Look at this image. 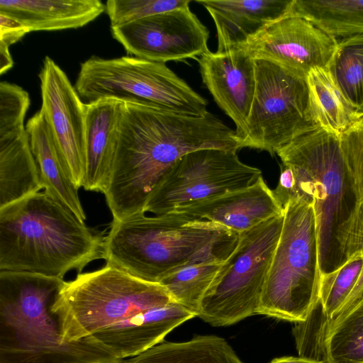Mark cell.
Wrapping results in <instances>:
<instances>
[{
	"instance_id": "obj_12",
	"label": "cell",
	"mask_w": 363,
	"mask_h": 363,
	"mask_svg": "<svg viewBox=\"0 0 363 363\" xmlns=\"http://www.w3.org/2000/svg\"><path fill=\"white\" fill-rule=\"evenodd\" d=\"M128 54L157 62L197 59L209 51V31L189 6L111 27Z\"/></svg>"
},
{
	"instance_id": "obj_5",
	"label": "cell",
	"mask_w": 363,
	"mask_h": 363,
	"mask_svg": "<svg viewBox=\"0 0 363 363\" xmlns=\"http://www.w3.org/2000/svg\"><path fill=\"white\" fill-rule=\"evenodd\" d=\"M276 154L282 164L273 193L283 207L292 199L315 202L320 267L322 272H327L336 248L335 230L349 213L347 195L352 194L340 135L318 127Z\"/></svg>"
},
{
	"instance_id": "obj_23",
	"label": "cell",
	"mask_w": 363,
	"mask_h": 363,
	"mask_svg": "<svg viewBox=\"0 0 363 363\" xmlns=\"http://www.w3.org/2000/svg\"><path fill=\"white\" fill-rule=\"evenodd\" d=\"M121 363H244L223 337L196 335L179 342H162Z\"/></svg>"
},
{
	"instance_id": "obj_28",
	"label": "cell",
	"mask_w": 363,
	"mask_h": 363,
	"mask_svg": "<svg viewBox=\"0 0 363 363\" xmlns=\"http://www.w3.org/2000/svg\"><path fill=\"white\" fill-rule=\"evenodd\" d=\"M223 262L207 261L184 267L162 279L159 284L173 301L198 316L202 299Z\"/></svg>"
},
{
	"instance_id": "obj_6",
	"label": "cell",
	"mask_w": 363,
	"mask_h": 363,
	"mask_svg": "<svg viewBox=\"0 0 363 363\" xmlns=\"http://www.w3.org/2000/svg\"><path fill=\"white\" fill-rule=\"evenodd\" d=\"M321 274L315 202L289 200L256 314L303 321L320 300Z\"/></svg>"
},
{
	"instance_id": "obj_37",
	"label": "cell",
	"mask_w": 363,
	"mask_h": 363,
	"mask_svg": "<svg viewBox=\"0 0 363 363\" xmlns=\"http://www.w3.org/2000/svg\"><path fill=\"white\" fill-rule=\"evenodd\" d=\"M13 61L9 52V48L0 45V74L10 69Z\"/></svg>"
},
{
	"instance_id": "obj_1",
	"label": "cell",
	"mask_w": 363,
	"mask_h": 363,
	"mask_svg": "<svg viewBox=\"0 0 363 363\" xmlns=\"http://www.w3.org/2000/svg\"><path fill=\"white\" fill-rule=\"evenodd\" d=\"M206 148H242L235 130L208 112L180 114L150 105L123 101L106 201L119 220L145 213L157 184L180 157Z\"/></svg>"
},
{
	"instance_id": "obj_8",
	"label": "cell",
	"mask_w": 363,
	"mask_h": 363,
	"mask_svg": "<svg viewBox=\"0 0 363 363\" xmlns=\"http://www.w3.org/2000/svg\"><path fill=\"white\" fill-rule=\"evenodd\" d=\"M74 87L88 102L104 98L203 116L208 101L164 63L136 57L92 56L81 64Z\"/></svg>"
},
{
	"instance_id": "obj_17",
	"label": "cell",
	"mask_w": 363,
	"mask_h": 363,
	"mask_svg": "<svg viewBox=\"0 0 363 363\" xmlns=\"http://www.w3.org/2000/svg\"><path fill=\"white\" fill-rule=\"evenodd\" d=\"M195 317L186 308L171 302L136 313L90 336L117 358L124 359L162 342L172 330Z\"/></svg>"
},
{
	"instance_id": "obj_27",
	"label": "cell",
	"mask_w": 363,
	"mask_h": 363,
	"mask_svg": "<svg viewBox=\"0 0 363 363\" xmlns=\"http://www.w3.org/2000/svg\"><path fill=\"white\" fill-rule=\"evenodd\" d=\"M328 69L349 104L363 115V35L337 40Z\"/></svg>"
},
{
	"instance_id": "obj_19",
	"label": "cell",
	"mask_w": 363,
	"mask_h": 363,
	"mask_svg": "<svg viewBox=\"0 0 363 363\" xmlns=\"http://www.w3.org/2000/svg\"><path fill=\"white\" fill-rule=\"evenodd\" d=\"M123 101L104 98L86 104L85 172L82 187L105 193L116 151Z\"/></svg>"
},
{
	"instance_id": "obj_38",
	"label": "cell",
	"mask_w": 363,
	"mask_h": 363,
	"mask_svg": "<svg viewBox=\"0 0 363 363\" xmlns=\"http://www.w3.org/2000/svg\"><path fill=\"white\" fill-rule=\"evenodd\" d=\"M269 363H326L323 361L311 359L302 357L285 356L273 359Z\"/></svg>"
},
{
	"instance_id": "obj_30",
	"label": "cell",
	"mask_w": 363,
	"mask_h": 363,
	"mask_svg": "<svg viewBox=\"0 0 363 363\" xmlns=\"http://www.w3.org/2000/svg\"><path fill=\"white\" fill-rule=\"evenodd\" d=\"M330 321L319 300L303 321L295 323L292 334L299 357L326 362L325 338Z\"/></svg>"
},
{
	"instance_id": "obj_22",
	"label": "cell",
	"mask_w": 363,
	"mask_h": 363,
	"mask_svg": "<svg viewBox=\"0 0 363 363\" xmlns=\"http://www.w3.org/2000/svg\"><path fill=\"white\" fill-rule=\"evenodd\" d=\"M41 189L26 130L0 138V208Z\"/></svg>"
},
{
	"instance_id": "obj_24",
	"label": "cell",
	"mask_w": 363,
	"mask_h": 363,
	"mask_svg": "<svg viewBox=\"0 0 363 363\" xmlns=\"http://www.w3.org/2000/svg\"><path fill=\"white\" fill-rule=\"evenodd\" d=\"M306 79L311 112L318 127L340 135L362 116L347 101L328 68L313 69Z\"/></svg>"
},
{
	"instance_id": "obj_26",
	"label": "cell",
	"mask_w": 363,
	"mask_h": 363,
	"mask_svg": "<svg viewBox=\"0 0 363 363\" xmlns=\"http://www.w3.org/2000/svg\"><path fill=\"white\" fill-rule=\"evenodd\" d=\"M326 363H363V294L329 323Z\"/></svg>"
},
{
	"instance_id": "obj_18",
	"label": "cell",
	"mask_w": 363,
	"mask_h": 363,
	"mask_svg": "<svg viewBox=\"0 0 363 363\" xmlns=\"http://www.w3.org/2000/svg\"><path fill=\"white\" fill-rule=\"evenodd\" d=\"M213 18L217 52L245 44L266 26L289 14L293 0H197Z\"/></svg>"
},
{
	"instance_id": "obj_31",
	"label": "cell",
	"mask_w": 363,
	"mask_h": 363,
	"mask_svg": "<svg viewBox=\"0 0 363 363\" xmlns=\"http://www.w3.org/2000/svg\"><path fill=\"white\" fill-rule=\"evenodd\" d=\"M189 0H108L106 11L111 27L189 6Z\"/></svg>"
},
{
	"instance_id": "obj_2",
	"label": "cell",
	"mask_w": 363,
	"mask_h": 363,
	"mask_svg": "<svg viewBox=\"0 0 363 363\" xmlns=\"http://www.w3.org/2000/svg\"><path fill=\"white\" fill-rule=\"evenodd\" d=\"M105 238L39 191L0 208V271L63 279L103 259Z\"/></svg>"
},
{
	"instance_id": "obj_14",
	"label": "cell",
	"mask_w": 363,
	"mask_h": 363,
	"mask_svg": "<svg viewBox=\"0 0 363 363\" xmlns=\"http://www.w3.org/2000/svg\"><path fill=\"white\" fill-rule=\"evenodd\" d=\"M337 45V40L311 21L287 15L241 46L254 59L275 62L307 77L313 69L328 68Z\"/></svg>"
},
{
	"instance_id": "obj_20",
	"label": "cell",
	"mask_w": 363,
	"mask_h": 363,
	"mask_svg": "<svg viewBox=\"0 0 363 363\" xmlns=\"http://www.w3.org/2000/svg\"><path fill=\"white\" fill-rule=\"evenodd\" d=\"M26 130L44 191L84 222L86 216L78 189L67 174L62 157L40 111L28 120Z\"/></svg>"
},
{
	"instance_id": "obj_7",
	"label": "cell",
	"mask_w": 363,
	"mask_h": 363,
	"mask_svg": "<svg viewBox=\"0 0 363 363\" xmlns=\"http://www.w3.org/2000/svg\"><path fill=\"white\" fill-rule=\"evenodd\" d=\"M171 302L174 301L160 284L106 264L65 281L50 310L62 339L71 342Z\"/></svg>"
},
{
	"instance_id": "obj_3",
	"label": "cell",
	"mask_w": 363,
	"mask_h": 363,
	"mask_svg": "<svg viewBox=\"0 0 363 363\" xmlns=\"http://www.w3.org/2000/svg\"><path fill=\"white\" fill-rule=\"evenodd\" d=\"M239 234L175 213L137 214L112 221L105 238L106 264L140 279L159 283L184 267L223 262L234 250Z\"/></svg>"
},
{
	"instance_id": "obj_4",
	"label": "cell",
	"mask_w": 363,
	"mask_h": 363,
	"mask_svg": "<svg viewBox=\"0 0 363 363\" xmlns=\"http://www.w3.org/2000/svg\"><path fill=\"white\" fill-rule=\"evenodd\" d=\"M65 280L0 271V363H121L90 335L68 342L50 307Z\"/></svg>"
},
{
	"instance_id": "obj_32",
	"label": "cell",
	"mask_w": 363,
	"mask_h": 363,
	"mask_svg": "<svg viewBox=\"0 0 363 363\" xmlns=\"http://www.w3.org/2000/svg\"><path fill=\"white\" fill-rule=\"evenodd\" d=\"M28 93L8 82L0 83V138L26 130L24 118L30 106Z\"/></svg>"
},
{
	"instance_id": "obj_9",
	"label": "cell",
	"mask_w": 363,
	"mask_h": 363,
	"mask_svg": "<svg viewBox=\"0 0 363 363\" xmlns=\"http://www.w3.org/2000/svg\"><path fill=\"white\" fill-rule=\"evenodd\" d=\"M284 214L239 234L206 291L197 317L215 327L233 325L256 315Z\"/></svg>"
},
{
	"instance_id": "obj_11",
	"label": "cell",
	"mask_w": 363,
	"mask_h": 363,
	"mask_svg": "<svg viewBox=\"0 0 363 363\" xmlns=\"http://www.w3.org/2000/svg\"><path fill=\"white\" fill-rule=\"evenodd\" d=\"M237 152L206 148L183 155L162 176L145 213H169L182 206L251 185L262 172L241 162Z\"/></svg>"
},
{
	"instance_id": "obj_33",
	"label": "cell",
	"mask_w": 363,
	"mask_h": 363,
	"mask_svg": "<svg viewBox=\"0 0 363 363\" xmlns=\"http://www.w3.org/2000/svg\"><path fill=\"white\" fill-rule=\"evenodd\" d=\"M340 139L354 201H363V115L340 135Z\"/></svg>"
},
{
	"instance_id": "obj_35",
	"label": "cell",
	"mask_w": 363,
	"mask_h": 363,
	"mask_svg": "<svg viewBox=\"0 0 363 363\" xmlns=\"http://www.w3.org/2000/svg\"><path fill=\"white\" fill-rule=\"evenodd\" d=\"M28 33L29 30L18 19L0 13V45L9 48Z\"/></svg>"
},
{
	"instance_id": "obj_10",
	"label": "cell",
	"mask_w": 363,
	"mask_h": 363,
	"mask_svg": "<svg viewBox=\"0 0 363 363\" xmlns=\"http://www.w3.org/2000/svg\"><path fill=\"white\" fill-rule=\"evenodd\" d=\"M254 60L255 92L241 145L274 155L318 126L311 112L306 77L269 60Z\"/></svg>"
},
{
	"instance_id": "obj_25",
	"label": "cell",
	"mask_w": 363,
	"mask_h": 363,
	"mask_svg": "<svg viewBox=\"0 0 363 363\" xmlns=\"http://www.w3.org/2000/svg\"><path fill=\"white\" fill-rule=\"evenodd\" d=\"M339 40L363 35V0H293L290 13Z\"/></svg>"
},
{
	"instance_id": "obj_29",
	"label": "cell",
	"mask_w": 363,
	"mask_h": 363,
	"mask_svg": "<svg viewBox=\"0 0 363 363\" xmlns=\"http://www.w3.org/2000/svg\"><path fill=\"white\" fill-rule=\"evenodd\" d=\"M363 267V252H356L345 258L331 271L322 272L320 301L331 320L353 289Z\"/></svg>"
},
{
	"instance_id": "obj_15",
	"label": "cell",
	"mask_w": 363,
	"mask_h": 363,
	"mask_svg": "<svg viewBox=\"0 0 363 363\" xmlns=\"http://www.w3.org/2000/svg\"><path fill=\"white\" fill-rule=\"evenodd\" d=\"M203 83L236 126L241 143L256 87L255 60L242 46L210 50L196 59Z\"/></svg>"
},
{
	"instance_id": "obj_21",
	"label": "cell",
	"mask_w": 363,
	"mask_h": 363,
	"mask_svg": "<svg viewBox=\"0 0 363 363\" xmlns=\"http://www.w3.org/2000/svg\"><path fill=\"white\" fill-rule=\"evenodd\" d=\"M105 10L99 0H0V13L18 19L30 32L81 28Z\"/></svg>"
},
{
	"instance_id": "obj_36",
	"label": "cell",
	"mask_w": 363,
	"mask_h": 363,
	"mask_svg": "<svg viewBox=\"0 0 363 363\" xmlns=\"http://www.w3.org/2000/svg\"><path fill=\"white\" fill-rule=\"evenodd\" d=\"M363 294V267L351 292L340 308L335 316L342 313L356 302ZM334 317V318H335Z\"/></svg>"
},
{
	"instance_id": "obj_13",
	"label": "cell",
	"mask_w": 363,
	"mask_h": 363,
	"mask_svg": "<svg viewBox=\"0 0 363 363\" xmlns=\"http://www.w3.org/2000/svg\"><path fill=\"white\" fill-rule=\"evenodd\" d=\"M40 111L52 133L67 174L79 189L85 172L86 104L65 72L46 56L39 73Z\"/></svg>"
},
{
	"instance_id": "obj_34",
	"label": "cell",
	"mask_w": 363,
	"mask_h": 363,
	"mask_svg": "<svg viewBox=\"0 0 363 363\" xmlns=\"http://www.w3.org/2000/svg\"><path fill=\"white\" fill-rule=\"evenodd\" d=\"M335 242L341 262L356 252H363V201H354L337 227Z\"/></svg>"
},
{
	"instance_id": "obj_16",
	"label": "cell",
	"mask_w": 363,
	"mask_h": 363,
	"mask_svg": "<svg viewBox=\"0 0 363 363\" xmlns=\"http://www.w3.org/2000/svg\"><path fill=\"white\" fill-rule=\"evenodd\" d=\"M171 213L189 220L210 222L240 234L283 215L284 208L260 176L247 187L182 206Z\"/></svg>"
}]
</instances>
